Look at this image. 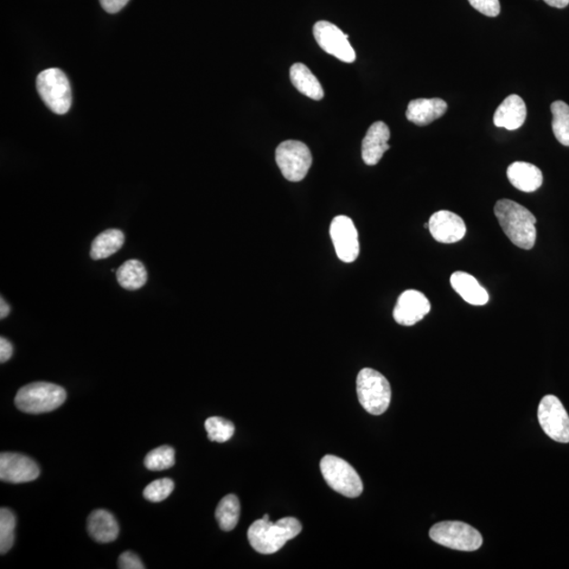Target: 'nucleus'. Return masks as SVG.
I'll return each instance as SVG.
<instances>
[{
	"mask_svg": "<svg viewBox=\"0 0 569 569\" xmlns=\"http://www.w3.org/2000/svg\"><path fill=\"white\" fill-rule=\"evenodd\" d=\"M431 305L423 293L406 290L401 294L394 307V318L402 326H413L431 312Z\"/></svg>",
	"mask_w": 569,
	"mask_h": 569,
	"instance_id": "13",
	"label": "nucleus"
},
{
	"mask_svg": "<svg viewBox=\"0 0 569 569\" xmlns=\"http://www.w3.org/2000/svg\"><path fill=\"white\" fill-rule=\"evenodd\" d=\"M527 109L526 102L519 95H509L497 109L494 123L498 128L514 131L519 129L526 119Z\"/></svg>",
	"mask_w": 569,
	"mask_h": 569,
	"instance_id": "16",
	"label": "nucleus"
},
{
	"mask_svg": "<svg viewBox=\"0 0 569 569\" xmlns=\"http://www.w3.org/2000/svg\"><path fill=\"white\" fill-rule=\"evenodd\" d=\"M356 393L365 411L374 415L385 413L392 401V387L382 374L372 368H364L356 378Z\"/></svg>",
	"mask_w": 569,
	"mask_h": 569,
	"instance_id": "4",
	"label": "nucleus"
},
{
	"mask_svg": "<svg viewBox=\"0 0 569 569\" xmlns=\"http://www.w3.org/2000/svg\"><path fill=\"white\" fill-rule=\"evenodd\" d=\"M472 8L488 17H497L500 14L501 5L498 0H469Z\"/></svg>",
	"mask_w": 569,
	"mask_h": 569,
	"instance_id": "30",
	"label": "nucleus"
},
{
	"mask_svg": "<svg viewBox=\"0 0 569 569\" xmlns=\"http://www.w3.org/2000/svg\"><path fill=\"white\" fill-rule=\"evenodd\" d=\"M37 91L44 104L56 114H66L72 104L71 86L60 69L44 70L37 76Z\"/></svg>",
	"mask_w": 569,
	"mask_h": 569,
	"instance_id": "5",
	"label": "nucleus"
},
{
	"mask_svg": "<svg viewBox=\"0 0 569 569\" xmlns=\"http://www.w3.org/2000/svg\"><path fill=\"white\" fill-rule=\"evenodd\" d=\"M100 2L102 9L110 13V14H114V13H118L125 8L129 0H100Z\"/></svg>",
	"mask_w": 569,
	"mask_h": 569,
	"instance_id": "32",
	"label": "nucleus"
},
{
	"mask_svg": "<svg viewBox=\"0 0 569 569\" xmlns=\"http://www.w3.org/2000/svg\"><path fill=\"white\" fill-rule=\"evenodd\" d=\"M277 164L280 172L290 182L303 181L311 167V152L299 140H286L276 151Z\"/></svg>",
	"mask_w": 569,
	"mask_h": 569,
	"instance_id": "8",
	"label": "nucleus"
},
{
	"mask_svg": "<svg viewBox=\"0 0 569 569\" xmlns=\"http://www.w3.org/2000/svg\"><path fill=\"white\" fill-rule=\"evenodd\" d=\"M313 35L325 52L344 62L356 61V55L348 41V34H345L336 24L326 21L318 22L313 27Z\"/></svg>",
	"mask_w": 569,
	"mask_h": 569,
	"instance_id": "10",
	"label": "nucleus"
},
{
	"mask_svg": "<svg viewBox=\"0 0 569 569\" xmlns=\"http://www.w3.org/2000/svg\"><path fill=\"white\" fill-rule=\"evenodd\" d=\"M428 225L432 238L442 244H453L464 239L466 234L462 217L447 210L432 214Z\"/></svg>",
	"mask_w": 569,
	"mask_h": 569,
	"instance_id": "14",
	"label": "nucleus"
},
{
	"mask_svg": "<svg viewBox=\"0 0 569 569\" xmlns=\"http://www.w3.org/2000/svg\"><path fill=\"white\" fill-rule=\"evenodd\" d=\"M447 111L446 101L441 99H419L409 102L406 118L412 123L423 127L442 118Z\"/></svg>",
	"mask_w": 569,
	"mask_h": 569,
	"instance_id": "17",
	"label": "nucleus"
},
{
	"mask_svg": "<svg viewBox=\"0 0 569 569\" xmlns=\"http://www.w3.org/2000/svg\"><path fill=\"white\" fill-rule=\"evenodd\" d=\"M88 533L96 542L110 543L118 539L119 523L109 511L98 509L88 517Z\"/></svg>",
	"mask_w": 569,
	"mask_h": 569,
	"instance_id": "19",
	"label": "nucleus"
},
{
	"mask_svg": "<svg viewBox=\"0 0 569 569\" xmlns=\"http://www.w3.org/2000/svg\"><path fill=\"white\" fill-rule=\"evenodd\" d=\"M125 234L119 229H109L101 232L92 242L90 255L92 260L110 258L123 248Z\"/></svg>",
	"mask_w": 569,
	"mask_h": 569,
	"instance_id": "22",
	"label": "nucleus"
},
{
	"mask_svg": "<svg viewBox=\"0 0 569 569\" xmlns=\"http://www.w3.org/2000/svg\"><path fill=\"white\" fill-rule=\"evenodd\" d=\"M15 515L8 508L0 509V553H8L14 545L15 539Z\"/></svg>",
	"mask_w": 569,
	"mask_h": 569,
	"instance_id": "26",
	"label": "nucleus"
},
{
	"mask_svg": "<svg viewBox=\"0 0 569 569\" xmlns=\"http://www.w3.org/2000/svg\"><path fill=\"white\" fill-rule=\"evenodd\" d=\"M290 80L292 85L307 98L321 100L324 98V89L321 82L307 68L304 63L297 62L290 68Z\"/></svg>",
	"mask_w": 569,
	"mask_h": 569,
	"instance_id": "21",
	"label": "nucleus"
},
{
	"mask_svg": "<svg viewBox=\"0 0 569 569\" xmlns=\"http://www.w3.org/2000/svg\"><path fill=\"white\" fill-rule=\"evenodd\" d=\"M430 536L440 545L461 552H475L483 545L482 536L476 528L458 521L436 524L431 527Z\"/></svg>",
	"mask_w": 569,
	"mask_h": 569,
	"instance_id": "6",
	"label": "nucleus"
},
{
	"mask_svg": "<svg viewBox=\"0 0 569 569\" xmlns=\"http://www.w3.org/2000/svg\"><path fill=\"white\" fill-rule=\"evenodd\" d=\"M302 532V524L296 517H287L274 523L270 520L255 521L248 529L251 545L261 555H272Z\"/></svg>",
	"mask_w": 569,
	"mask_h": 569,
	"instance_id": "2",
	"label": "nucleus"
},
{
	"mask_svg": "<svg viewBox=\"0 0 569 569\" xmlns=\"http://www.w3.org/2000/svg\"><path fill=\"white\" fill-rule=\"evenodd\" d=\"M241 515V504L238 497L228 495L217 505L215 517L223 532H232L238 526Z\"/></svg>",
	"mask_w": 569,
	"mask_h": 569,
	"instance_id": "24",
	"label": "nucleus"
},
{
	"mask_svg": "<svg viewBox=\"0 0 569 569\" xmlns=\"http://www.w3.org/2000/svg\"><path fill=\"white\" fill-rule=\"evenodd\" d=\"M175 489V482L171 479H159L151 482L144 490L147 500L158 503L166 500Z\"/></svg>",
	"mask_w": 569,
	"mask_h": 569,
	"instance_id": "29",
	"label": "nucleus"
},
{
	"mask_svg": "<svg viewBox=\"0 0 569 569\" xmlns=\"http://www.w3.org/2000/svg\"><path fill=\"white\" fill-rule=\"evenodd\" d=\"M507 177L511 185L523 192H535L542 186V172L535 165L516 162L509 166Z\"/></svg>",
	"mask_w": 569,
	"mask_h": 569,
	"instance_id": "20",
	"label": "nucleus"
},
{
	"mask_svg": "<svg viewBox=\"0 0 569 569\" xmlns=\"http://www.w3.org/2000/svg\"><path fill=\"white\" fill-rule=\"evenodd\" d=\"M40 475V468L33 459L14 452H3L0 456V479L3 482L28 483Z\"/></svg>",
	"mask_w": 569,
	"mask_h": 569,
	"instance_id": "12",
	"label": "nucleus"
},
{
	"mask_svg": "<svg viewBox=\"0 0 569 569\" xmlns=\"http://www.w3.org/2000/svg\"><path fill=\"white\" fill-rule=\"evenodd\" d=\"M553 132L559 143L569 147V106L566 102L557 100L553 102Z\"/></svg>",
	"mask_w": 569,
	"mask_h": 569,
	"instance_id": "25",
	"label": "nucleus"
},
{
	"mask_svg": "<svg viewBox=\"0 0 569 569\" xmlns=\"http://www.w3.org/2000/svg\"><path fill=\"white\" fill-rule=\"evenodd\" d=\"M175 451L170 446H161L146 456L145 466L151 471L169 469L175 463Z\"/></svg>",
	"mask_w": 569,
	"mask_h": 569,
	"instance_id": "27",
	"label": "nucleus"
},
{
	"mask_svg": "<svg viewBox=\"0 0 569 569\" xmlns=\"http://www.w3.org/2000/svg\"><path fill=\"white\" fill-rule=\"evenodd\" d=\"M117 279L119 285L127 290H138L148 280V273L142 261L129 260L125 261L117 271Z\"/></svg>",
	"mask_w": 569,
	"mask_h": 569,
	"instance_id": "23",
	"label": "nucleus"
},
{
	"mask_svg": "<svg viewBox=\"0 0 569 569\" xmlns=\"http://www.w3.org/2000/svg\"><path fill=\"white\" fill-rule=\"evenodd\" d=\"M66 399V390L62 386L52 383L36 382L18 390L15 405L25 413H46L62 406Z\"/></svg>",
	"mask_w": 569,
	"mask_h": 569,
	"instance_id": "3",
	"label": "nucleus"
},
{
	"mask_svg": "<svg viewBox=\"0 0 569 569\" xmlns=\"http://www.w3.org/2000/svg\"><path fill=\"white\" fill-rule=\"evenodd\" d=\"M495 214L505 234L517 247L530 251L536 239V217L522 204L510 200L498 201Z\"/></svg>",
	"mask_w": 569,
	"mask_h": 569,
	"instance_id": "1",
	"label": "nucleus"
},
{
	"mask_svg": "<svg viewBox=\"0 0 569 569\" xmlns=\"http://www.w3.org/2000/svg\"><path fill=\"white\" fill-rule=\"evenodd\" d=\"M13 356V345L5 337H0V362H8Z\"/></svg>",
	"mask_w": 569,
	"mask_h": 569,
	"instance_id": "33",
	"label": "nucleus"
},
{
	"mask_svg": "<svg viewBox=\"0 0 569 569\" xmlns=\"http://www.w3.org/2000/svg\"><path fill=\"white\" fill-rule=\"evenodd\" d=\"M545 2L554 8L564 9L569 5V0H545Z\"/></svg>",
	"mask_w": 569,
	"mask_h": 569,
	"instance_id": "35",
	"label": "nucleus"
},
{
	"mask_svg": "<svg viewBox=\"0 0 569 569\" xmlns=\"http://www.w3.org/2000/svg\"><path fill=\"white\" fill-rule=\"evenodd\" d=\"M11 308L8 303L5 302L4 298L0 299V318L4 319L5 318L10 315Z\"/></svg>",
	"mask_w": 569,
	"mask_h": 569,
	"instance_id": "34",
	"label": "nucleus"
},
{
	"mask_svg": "<svg viewBox=\"0 0 569 569\" xmlns=\"http://www.w3.org/2000/svg\"><path fill=\"white\" fill-rule=\"evenodd\" d=\"M538 419L549 438L559 443H569V415L557 396L549 394L541 400Z\"/></svg>",
	"mask_w": 569,
	"mask_h": 569,
	"instance_id": "9",
	"label": "nucleus"
},
{
	"mask_svg": "<svg viewBox=\"0 0 569 569\" xmlns=\"http://www.w3.org/2000/svg\"><path fill=\"white\" fill-rule=\"evenodd\" d=\"M322 475L329 488L347 498L362 495V479L356 469L345 460L336 456H325L321 464Z\"/></svg>",
	"mask_w": 569,
	"mask_h": 569,
	"instance_id": "7",
	"label": "nucleus"
},
{
	"mask_svg": "<svg viewBox=\"0 0 569 569\" xmlns=\"http://www.w3.org/2000/svg\"><path fill=\"white\" fill-rule=\"evenodd\" d=\"M450 284L465 302L474 306L488 303L489 294L471 274L463 271L452 273Z\"/></svg>",
	"mask_w": 569,
	"mask_h": 569,
	"instance_id": "18",
	"label": "nucleus"
},
{
	"mask_svg": "<svg viewBox=\"0 0 569 569\" xmlns=\"http://www.w3.org/2000/svg\"><path fill=\"white\" fill-rule=\"evenodd\" d=\"M389 128L383 121H375L369 128L362 143V157L364 163L375 166L381 161L384 153L389 150Z\"/></svg>",
	"mask_w": 569,
	"mask_h": 569,
	"instance_id": "15",
	"label": "nucleus"
},
{
	"mask_svg": "<svg viewBox=\"0 0 569 569\" xmlns=\"http://www.w3.org/2000/svg\"><path fill=\"white\" fill-rule=\"evenodd\" d=\"M208 438L213 442L225 443L233 437L235 427L232 422L220 417H211L204 422Z\"/></svg>",
	"mask_w": 569,
	"mask_h": 569,
	"instance_id": "28",
	"label": "nucleus"
},
{
	"mask_svg": "<svg viewBox=\"0 0 569 569\" xmlns=\"http://www.w3.org/2000/svg\"><path fill=\"white\" fill-rule=\"evenodd\" d=\"M330 236L338 259L353 263L360 254L359 234L355 223L348 216L338 215L331 222Z\"/></svg>",
	"mask_w": 569,
	"mask_h": 569,
	"instance_id": "11",
	"label": "nucleus"
},
{
	"mask_svg": "<svg viewBox=\"0 0 569 569\" xmlns=\"http://www.w3.org/2000/svg\"><path fill=\"white\" fill-rule=\"evenodd\" d=\"M119 568L120 569H144L142 560L139 559L137 554L132 552H126L120 555L119 560Z\"/></svg>",
	"mask_w": 569,
	"mask_h": 569,
	"instance_id": "31",
	"label": "nucleus"
}]
</instances>
